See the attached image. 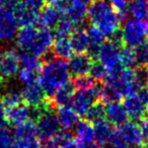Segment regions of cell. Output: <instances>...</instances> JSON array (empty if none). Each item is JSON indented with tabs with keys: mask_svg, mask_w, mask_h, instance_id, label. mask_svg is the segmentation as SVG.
<instances>
[{
	"mask_svg": "<svg viewBox=\"0 0 148 148\" xmlns=\"http://www.w3.org/2000/svg\"><path fill=\"white\" fill-rule=\"evenodd\" d=\"M59 148H80V142L77 139H73L72 137H70Z\"/></svg>",
	"mask_w": 148,
	"mask_h": 148,
	"instance_id": "obj_43",
	"label": "cell"
},
{
	"mask_svg": "<svg viewBox=\"0 0 148 148\" xmlns=\"http://www.w3.org/2000/svg\"><path fill=\"white\" fill-rule=\"evenodd\" d=\"M120 33L122 43L127 47L137 48L148 40V21L127 19Z\"/></svg>",
	"mask_w": 148,
	"mask_h": 148,
	"instance_id": "obj_5",
	"label": "cell"
},
{
	"mask_svg": "<svg viewBox=\"0 0 148 148\" xmlns=\"http://www.w3.org/2000/svg\"><path fill=\"white\" fill-rule=\"evenodd\" d=\"M2 57H3V52L1 51V48H0V63H1V60H2Z\"/></svg>",
	"mask_w": 148,
	"mask_h": 148,
	"instance_id": "obj_48",
	"label": "cell"
},
{
	"mask_svg": "<svg viewBox=\"0 0 148 148\" xmlns=\"http://www.w3.org/2000/svg\"><path fill=\"white\" fill-rule=\"evenodd\" d=\"M51 107L52 105L50 103V105L46 107L37 118L38 135L41 142L51 138L60 131V124L57 115L52 112Z\"/></svg>",
	"mask_w": 148,
	"mask_h": 148,
	"instance_id": "obj_7",
	"label": "cell"
},
{
	"mask_svg": "<svg viewBox=\"0 0 148 148\" xmlns=\"http://www.w3.org/2000/svg\"><path fill=\"white\" fill-rule=\"evenodd\" d=\"M71 137L69 133L67 131H61L60 130L57 134H55L54 136H52L51 138L45 140V141H42L41 144L45 148H59L64 142L67 139Z\"/></svg>",
	"mask_w": 148,
	"mask_h": 148,
	"instance_id": "obj_31",
	"label": "cell"
},
{
	"mask_svg": "<svg viewBox=\"0 0 148 148\" xmlns=\"http://www.w3.org/2000/svg\"><path fill=\"white\" fill-rule=\"evenodd\" d=\"M121 59H122V64L126 68H132L133 66L137 65L136 64V56H135V50H134V48H130V47L122 48Z\"/></svg>",
	"mask_w": 148,
	"mask_h": 148,
	"instance_id": "obj_37",
	"label": "cell"
},
{
	"mask_svg": "<svg viewBox=\"0 0 148 148\" xmlns=\"http://www.w3.org/2000/svg\"><path fill=\"white\" fill-rule=\"evenodd\" d=\"M19 60L23 67H27L34 69L36 71H40L42 68V61L40 57L29 53V52H19Z\"/></svg>",
	"mask_w": 148,
	"mask_h": 148,
	"instance_id": "obj_27",
	"label": "cell"
},
{
	"mask_svg": "<svg viewBox=\"0 0 148 148\" xmlns=\"http://www.w3.org/2000/svg\"><path fill=\"white\" fill-rule=\"evenodd\" d=\"M38 29L36 25L21 27L15 38V43L18 49L23 52H29L38 36Z\"/></svg>",
	"mask_w": 148,
	"mask_h": 148,
	"instance_id": "obj_14",
	"label": "cell"
},
{
	"mask_svg": "<svg viewBox=\"0 0 148 148\" xmlns=\"http://www.w3.org/2000/svg\"><path fill=\"white\" fill-rule=\"evenodd\" d=\"M73 51L76 54H84L89 51L90 42H89L88 32L85 29H80L75 31L70 37Z\"/></svg>",
	"mask_w": 148,
	"mask_h": 148,
	"instance_id": "obj_21",
	"label": "cell"
},
{
	"mask_svg": "<svg viewBox=\"0 0 148 148\" xmlns=\"http://www.w3.org/2000/svg\"><path fill=\"white\" fill-rule=\"evenodd\" d=\"M143 148H148V136H147V138L145 139V142H144Z\"/></svg>",
	"mask_w": 148,
	"mask_h": 148,
	"instance_id": "obj_47",
	"label": "cell"
},
{
	"mask_svg": "<svg viewBox=\"0 0 148 148\" xmlns=\"http://www.w3.org/2000/svg\"><path fill=\"white\" fill-rule=\"evenodd\" d=\"M13 134L7 129H0V148H14Z\"/></svg>",
	"mask_w": 148,
	"mask_h": 148,
	"instance_id": "obj_38",
	"label": "cell"
},
{
	"mask_svg": "<svg viewBox=\"0 0 148 148\" xmlns=\"http://www.w3.org/2000/svg\"><path fill=\"white\" fill-rule=\"evenodd\" d=\"M54 40L55 38L50 29L41 27L39 29L38 36L29 53L34 54L38 57H43V56L48 55L50 50L53 48Z\"/></svg>",
	"mask_w": 148,
	"mask_h": 148,
	"instance_id": "obj_12",
	"label": "cell"
},
{
	"mask_svg": "<svg viewBox=\"0 0 148 148\" xmlns=\"http://www.w3.org/2000/svg\"><path fill=\"white\" fill-rule=\"evenodd\" d=\"M136 95L139 97L140 101H141L146 107H148V84L143 87H141Z\"/></svg>",
	"mask_w": 148,
	"mask_h": 148,
	"instance_id": "obj_42",
	"label": "cell"
},
{
	"mask_svg": "<svg viewBox=\"0 0 148 148\" xmlns=\"http://www.w3.org/2000/svg\"><path fill=\"white\" fill-rule=\"evenodd\" d=\"M136 56V64L139 67H148V40L139 47L134 48Z\"/></svg>",
	"mask_w": 148,
	"mask_h": 148,
	"instance_id": "obj_34",
	"label": "cell"
},
{
	"mask_svg": "<svg viewBox=\"0 0 148 148\" xmlns=\"http://www.w3.org/2000/svg\"><path fill=\"white\" fill-rule=\"evenodd\" d=\"M10 2H11L10 0H0V10H2V9L4 8L5 6H7Z\"/></svg>",
	"mask_w": 148,
	"mask_h": 148,
	"instance_id": "obj_46",
	"label": "cell"
},
{
	"mask_svg": "<svg viewBox=\"0 0 148 148\" xmlns=\"http://www.w3.org/2000/svg\"><path fill=\"white\" fill-rule=\"evenodd\" d=\"M8 124V120H7L6 112L5 109L0 105V129H4Z\"/></svg>",
	"mask_w": 148,
	"mask_h": 148,
	"instance_id": "obj_44",
	"label": "cell"
},
{
	"mask_svg": "<svg viewBox=\"0 0 148 148\" xmlns=\"http://www.w3.org/2000/svg\"><path fill=\"white\" fill-rule=\"evenodd\" d=\"M93 65V61L90 56L85 54H76L72 56L68 62L69 71L75 77L87 75L90 72V69Z\"/></svg>",
	"mask_w": 148,
	"mask_h": 148,
	"instance_id": "obj_13",
	"label": "cell"
},
{
	"mask_svg": "<svg viewBox=\"0 0 148 148\" xmlns=\"http://www.w3.org/2000/svg\"><path fill=\"white\" fill-rule=\"evenodd\" d=\"M106 117L108 118L109 122H111V124H115L118 126L126 123L128 119L125 108L119 101L108 103L106 108Z\"/></svg>",
	"mask_w": 148,
	"mask_h": 148,
	"instance_id": "obj_20",
	"label": "cell"
},
{
	"mask_svg": "<svg viewBox=\"0 0 148 148\" xmlns=\"http://www.w3.org/2000/svg\"><path fill=\"white\" fill-rule=\"evenodd\" d=\"M21 93H23V101L32 109H41L49 103V101L46 99L47 95L39 82L25 85V88L21 90Z\"/></svg>",
	"mask_w": 148,
	"mask_h": 148,
	"instance_id": "obj_11",
	"label": "cell"
},
{
	"mask_svg": "<svg viewBox=\"0 0 148 148\" xmlns=\"http://www.w3.org/2000/svg\"><path fill=\"white\" fill-rule=\"evenodd\" d=\"M108 1L116 9L121 21L125 19L128 14V3H129V0H108Z\"/></svg>",
	"mask_w": 148,
	"mask_h": 148,
	"instance_id": "obj_39",
	"label": "cell"
},
{
	"mask_svg": "<svg viewBox=\"0 0 148 148\" xmlns=\"http://www.w3.org/2000/svg\"><path fill=\"white\" fill-rule=\"evenodd\" d=\"M116 132L129 146H140L144 140V134L140 126L133 122H126L120 125Z\"/></svg>",
	"mask_w": 148,
	"mask_h": 148,
	"instance_id": "obj_10",
	"label": "cell"
},
{
	"mask_svg": "<svg viewBox=\"0 0 148 148\" xmlns=\"http://www.w3.org/2000/svg\"><path fill=\"white\" fill-rule=\"evenodd\" d=\"M128 14L132 18L148 21V0H129Z\"/></svg>",
	"mask_w": 148,
	"mask_h": 148,
	"instance_id": "obj_24",
	"label": "cell"
},
{
	"mask_svg": "<svg viewBox=\"0 0 148 148\" xmlns=\"http://www.w3.org/2000/svg\"><path fill=\"white\" fill-rule=\"evenodd\" d=\"M21 2L27 7L37 12H41L44 8V5L46 3V0H21Z\"/></svg>",
	"mask_w": 148,
	"mask_h": 148,
	"instance_id": "obj_41",
	"label": "cell"
},
{
	"mask_svg": "<svg viewBox=\"0 0 148 148\" xmlns=\"http://www.w3.org/2000/svg\"><path fill=\"white\" fill-rule=\"evenodd\" d=\"M69 66L64 59L58 57L48 58L42 66L38 82L47 97H53L59 87L69 82Z\"/></svg>",
	"mask_w": 148,
	"mask_h": 148,
	"instance_id": "obj_1",
	"label": "cell"
},
{
	"mask_svg": "<svg viewBox=\"0 0 148 148\" xmlns=\"http://www.w3.org/2000/svg\"><path fill=\"white\" fill-rule=\"evenodd\" d=\"M86 120L90 123H97V122L103 120L106 117V108L103 103L101 101H97L92 107L89 109L87 114L85 115Z\"/></svg>",
	"mask_w": 148,
	"mask_h": 148,
	"instance_id": "obj_30",
	"label": "cell"
},
{
	"mask_svg": "<svg viewBox=\"0 0 148 148\" xmlns=\"http://www.w3.org/2000/svg\"><path fill=\"white\" fill-rule=\"evenodd\" d=\"M57 118L59 121L60 127L63 128L64 131H70L74 129L79 122V116L74 109L70 106L58 108Z\"/></svg>",
	"mask_w": 148,
	"mask_h": 148,
	"instance_id": "obj_16",
	"label": "cell"
},
{
	"mask_svg": "<svg viewBox=\"0 0 148 148\" xmlns=\"http://www.w3.org/2000/svg\"><path fill=\"white\" fill-rule=\"evenodd\" d=\"M121 43L115 40L105 42L99 48L95 57L106 67L108 71L107 80H116L119 78L124 66L121 59Z\"/></svg>",
	"mask_w": 148,
	"mask_h": 148,
	"instance_id": "obj_3",
	"label": "cell"
},
{
	"mask_svg": "<svg viewBox=\"0 0 148 148\" xmlns=\"http://www.w3.org/2000/svg\"><path fill=\"white\" fill-rule=\"evenodd\" d=\"M74 87L72 82H67L64 85H62L61 87L56 90V92L52 97V106H56V107H64V106H69V103L72 101L74 97Z\"/></svg>",
	"mask_w": 148,
	"mask_h": 148,
	"instance_id": "obj_19",
	"label": "cell"
},
{
	"mask_svg": "<svg viewBox=\"0 0 148 148\" xmlns=\"http://www.w3.org/2000/svg\"><path fill=\"white\" fill-rule=\"evenodd\" d=\"M123 106L128 117L132 120H141L147 113V107L140 101L137 95L126 97Z\"/></svg>",
	"mask_w": 148,
	"mask_h": 148,
	"instance_id": "obj_17",
	"label": "cell"
},
{
	"mask_svg": "<svg viewBox=\"0 0 148 148\" xmlns=\"http://www.w3.org/2000/svg\"><path fill=\"white\" fill-rule=\"evenodd\" d=\"M87 16L92 27H97L105 37L114 38L118 35L121 18L108 0H95L89 5Z\"/></svg>",
	"mask_w": 148,
	"mask_h": 148,
	"instance_id": "obj_2",
	"label": "cell"
},
{
	"mask_svg": "<svg viewBox=\"0 0 148 148\" xmlns=\"http://www.w3.org/2000/svg\"><path fill=\"white\" fill-rule=\"evenodd\" d=\"M139 126L143 132L144 136H148V113H146V115L140 120Z\"/></svg>",
	"mask_w": 148,
	"mask_h": 148,
	"instance_id": "obj_45",
	"label": "cell"
},
{
	"mask_svg": "<svg viewBox=\"0 0 148 148\" xmlns=\"http://www.w3.org/2000/svg\"><path fill=\"white\" fill-rule=\"evenodd\" d=\"M51 6L58 9L63 18L80 25L88 14L91 0H46Z\"/></svg>",
	"mask_w": 148,
	"mask_h": 148,
	"instance_id": "obj_4",
	"label": "cell"
},
{
	"mask_svg": "<svg viewBox=\"0 0 148 148\" xmlns=\"http://www.w3.org/2000/svg\"><path fill=\"white\" fill-rule=\"evenodd\" d=\"M14 148H41V141L37 136H25L16 138Z\"/></svg>",
	"mask_w": 148,
	"mask_h": 148,
	"instance_id": "obj_35",
	"label": "cell"
},
{
	"mask_svg": "<svg viewBox=\"0 0 148 148\" xmlns=\"http://www.w3.org/2000/svg\"><path fill=\"white\" fill-rule=\"evenodd\" d=\"M77 25H74L72 21H70L69 19L66 18H61V21L58 25L57 31H56V36L55 37H70L72 36V34L75 32Z\"/></svg>",
	"mask_w": 148,
	"mask_h": 148,
	"instance_id": "obj_33",
	"label": "cell"
},
{
	"mask_svg": "<svg viewBox=\"0 0 148 148\" xmlns=\"http://www.w3.org/2000/svg\"><path fill=\"white\" fill-rule=\"evenodd\" d=\"M75 135L79 142L83 144H90L93 143V140L95 139V125L92 123L86 121L78 122L75 128Z\"/></svg>",
	"mask_w": 148,
	"mask_h": 148,
	"instance_id": "obj_23",
	"label": "cell"
},
{
	"mask_svg": "<svg viewBox=\"0 0 148 148\" xmlns=\"http://www.w3.org/2000/svg\"><path fill=\"white\" fill-rule=\"evenodd\" d=\"M39 71H36L34 69L27 67H23L21 69H19L18 73H17V78L21 83L25 85L33 84V83L38 82L39 79Z\"/></svg>",
	"mask_w": 148,
	"mask_h": 148,
	"instance_id": "obj_32",
	"label": "cell"
},
{
	"mask_svg": "<svg viewBox=\"0 0 148 148\" xmlns=\"http://www.w3.org/2000/svg\"><path fill=\"white\" fill-rule=\"evenodd\" d=\"M61 14L58 11L57 8H55L54 6H49L44 7L41 10L39 15V23L43 29H47L51 31L54 27H57L58 25L61 21Z\"/></svg>",
	"mask_w": 148,
	"mask_h": 148,
	"instance_id": "obj_18",
	"label": "cell"
},
{
	"mask_svg": "<svg viewBox=\"0 0 148 148\" xmlns=\"http://www.w3.org/2000/svg\"><path fill=\"white\" fill-rule=\"evenodd\" d=\"M23 93H21V91L16 90V89L9 90L0 95V105L2 106L4 109L5 108L9 109V108L19 105V103H23Z\"/></svg>",
	"mask_w": 148,
	"mask_h": 148,
	"instance_id": "obj_26",
	"label": "cell"
},
{
	"mask_svg": "<svg viewBox=\"0 0 148 148\" xmlns=\"http://www.w3.org/2000/svg\"><path fill=\"white\" fill-rule=\"evenodd\" d=\"M89 73L91 74L90 76L92 77L95 80H97V81L106 80V79H107V76H108L107 69H106L105 66L101 65L99 62V63H93Z\"/></svg>",
	"mask_w": 148,
	"mask_h": 148,
	"instance_id": "obj_40",
	"label": "cell"
},
{
	"mask_svg": "<svg viewBox=\"0 0 148 148\" xmlns=\"http://www.w3.org/2000/svg\"><path fill=\"white\" fill-rule=\"evenodd\" d=\"M101 85H95L88 90L77 91L72 99L71 107L78 116H85L91 107L97 103V99L101 95Z\"/></svg>",
	"mask_w": 148,
	"mask_h": 148,
	"instance_id": "obj_8",
	"label": "cell"
},
{
	"mask_svg": "<svg viewBox=\"0 0 148 148\" xmlns=\"http://www.w3.org/2000/svg\"><path fill=\"white\" fill-rule=\"evenodd\" d=\"M0 82H1V79H0Z\"/></svg>",
	"mask_w": 148,
	"mask_h": 148,
	"instance_id": "obj_49",
	"label": "cell"
},
{
	"mask_svg": "<svg viewBox=\"0 0 148 148\" xmlns=\"http://www.w3.org/2000/svg\"><path fill=\"white\" fill-rule=\"evenodd\" d=\"M6 116L8 123L17 127L25 122L31 120V117L33 116V109L27 103H21L19 105L7 109Z\"/></svg>",
	"mask_w": 148,
	"mask_h": 148,
	"instance_id": "obj_15",
	"label": "cell"
},
{
	"mask_svg": "<svg viewBox=\"0 0 148 148\" xmlns=\"http://www.w3.org/2000/svg\"><path fill=\"white\" fill-rule=\"evenodd\" d=\"M72 83H73L75 89H77L78 91H82L92 88L95 85V80L89 75H82V76L75 77Z\"/></svg>",
	"mask_w": 148,
	"mask_h": 148,
	"instance_id": "obj_36",
	"label": "cell"
},
{
	"mask_svg": "<svg viewBox=\"0 0 148 148\" xmlns=\"http://www.w3.org/2000/svg\"><path fill=\"white\" fill-rule=\"evenodd\" d=\"M114 128L110 122L106 120L97 122L95 124V140L99 146H103L106 144L110 143L112 137L114 135Z\"/></svg>",
	"mask_w": 148,
	"mask_h": 148,
	"instance_id": "obj_22",
	"label": "cell"
},
{
	"mask_svg": "<svg viewBox=\"0 0 148 148\" xmlns=\"http://www.w3.org/2000/svg\"><path fill=\"white\" fill-rule=\"evenodd\" d=\"M88 32L89 42H90V47H89V52L91 55L95 56L99 48L105 43V36L95 27H91L87 29Z\"/></svg>",
	"mask_w": 148,
	"mask_h": 148,
	"instance_id": "obj_28",
	"label": "cell"
},
{
	"mask_svg": "<svg viewBox=\"0 0 148 148\" xmlns=\"http://www.w3.org/2000/svg\"><path fill=\"white\" fill-rule=\"evenodd\" d=\"M53 51L58 58L64 60L66 58H71L74 51L72 48L70 37H55Z\"/></svg>",
	"mask_w": 148,
	"mask_h": 148,
	"instance_id": "obj_25",
	"label": "cell"
},
{
	"mask_svg": "<svg viewBox=\"0 0 148 148\" xmlns=\"http://www.w3.org/2000/svg\"><path fill=\"white\" fill-rule=\"evenodd\" d=\"M21 66L19 54L14 49H8L3 53V57L0 63V79L9 80L17 75Z\"/></svg>",
	"mask_w": 148,
	"mask_h": 148,
	"instance_id": "obj_9",
	"label": "cell"
},
{
	"mask_svg": "<svg viewBox=\"0 0 148 148\" xmlns=\"http://www.w3.org/2000/svg\"><path fill=\"white\" fill-rule=\"evenodd\" d=\"M38 135V125L35 120H29L21 125L15 128L14 136L16 138L25 137V136H37Z\"/></svg>",
	"mask_w": 148,
	"mask_h": 148,
	"instance_id": "obj_29",
	"label": "cell"
},
{
	"mask_svg": "<svg viewBox=\"0 0 148 148\" xmlns=\"http://www.w3.org/2000/svg\"><path fill=\"white\" fill-rule=\"evenodd\" d=\"M19 25L14 3L10 2L0 10V43H9L14 40L19 31Z\"/></svg>",
	"mask_w": 148,
	"mask_h": 148,
	"instance_id": "obj_6",
	"label": "cell"
}]
</instances>
